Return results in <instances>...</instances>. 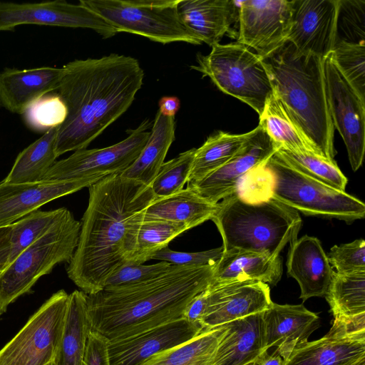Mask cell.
Instances as JSON below:
<instances>
[{"label":"cell","mask_w":365,"mask_h":365,"mask_svg":"<svg viewBox=\"0 0 365 365\" xmlns=\"http://www.w3.org/2000/svg\"><path fill=\"white\" fill-rule=\"evenodd\" d=\"M62 68L58 94L67 115L58 128V157L86 149L130 108L144 78L136 58L117 53L76 59Z\"/></svg>","instance_id":"obj_1"},{"label":"cell","mask_w":365,"mask_h":365,"mask_svg":"<svg viewBox=\"0 0 365 365\" xmlns=\"http://www.w3.org/2000/svg\"><path fill=\"white\" fill-rule=\"evenodd\" d=\"M88 187V204L67 274L83 292L92 294L125 264L129 221L155 197L150 186L120 174L105 176Z\"/></svg>","instance_id":"obj_2"},{"label":"cell","mask_w":365,"mask_h":365,"mask_svg":"<svg viewBox=\"0 0 365 365\" xmlns=\"http://www.w3.org/2000/svg\"><path fill=\"white\" fill-rule=\"evenodd\" d=\"M215 266L171 264L152 279L88 294L91 329L110 341L182 318L188 304L210 284Z\"/></svg>","instance_id":"obj_3"},{"label":"cell","mask_w":365,"mask_h":365,"mask_svg":"<svg viewBox=\"0 0 365 365\" xmlns=\"http://www.w3.org/2000/svg\"><path fill=\"white\" fill-rule=\"evenodd\" d=\"M273 93L319 154L333 160L334 126L327 98L323 59L287 41L262 58Z\"/></svg>","instance_id":"obj_4"},{"label":"cell","mask_w":365,"mask_h":365,"mask_svg":"<svg viewBox=\"0 0 365 365\" xmlns=\"http://www.w3.org/2000/svg\"><path fill=\"white\" fill-rule=\"evenodd\" d=\"M218 202L212 217L224 252L245 251L272 257L297 239L302 225L298 212L271 197L251 201L234 193Z\"/></svg>","instance_id":"obj_5"},{"label":"cell","mask_w":365,"mask_h":365,"mask_svg":"<svg viewBox=\"0 0 365 365\" xmlns=\"http://www.w3.org/2000/svg\"><path fill=\"white\" fill-rule=\"evenodd\" d=\"M268 197L305 215L336 218L351 223L364 218L365 205L358 198L312 179L274 154L263 168Z\"/></svg>","instance_id":"obj_6"},{"label":"cell","mask_w":365,"mask_h":365,"mask_svg":"<svg viewBox=\"0 0 365 365\" xmlns=\"http://www.w3.org/2000/svg\"><path fill=\"white\" fill-rule=\"evenodd\" d=\"M81 223L68 211L43 236L22 251L0 272V315L29 292L36 281L61 262H69L78 245Z\"/></svg>","instance_id":"obj_7"},{"label":"cell","mask_w":365,"mask_h":365,"mask_svg":"<svg viewBox=\"0 0 365 365\" xmlns=\"http://www.w3.org/2000/svg\"><path fill=\"white\" fill-rule=\"evenodd\" d=\"M211 47L207 55H197V64L191 68L209 77L221 91L247 103L259 115L273 94L261 57L237 42Z\"/></svg>","instance_id":"obj_8"},{"label":"cell","mask_w":365,"mask_h":365,"mask_svg":"<svg viewBox=\"0 0 365 365\" xmlns=\"http://www.w3.org/2000/svg\"><path fill=\"white\" fill-rule=\"evenodd\" d=\"M180 0H80L118 33L139 35L163 44L200 41L182 25L178 11Z\"/></svg>","instance_id":"obj_9"},{"label":"cell","mask_w":365,"mask_h":365,"mask_svg":"<svg viewBox=\"0 0 365 365\" xmlns=\"http://www.w3.org/2000/svg\"><path fill=\"white\" fill-rule=\"evenodd\" d=\"M69 294L54 293L0 350V365H46L53 362L62 335Z\"/></svg>","instance_id":"obj_10"},{"label":"cell","mask_w":365,"mask_h":365,"mask_svg":"<svg viewBox=\"0 0 365 365\" xmlns=\"http://www.w3.org/2000/svg\"><path fill=\"white\" fill-rule=\"evenodd\" d=\"M153 122L144 120L136 128L128 130L123 140L96 149H81L55 162L45 175V180H68L120 174L138 158L150 135Z\"/></svg>","instance_id":"obj_11"},{"label":"cell","mask_w":365,"mask_h":365,"mask_svg":"<svg viewBox=\"0 0 365 365\" xmlns=\"http://www.w3.org/2000/svg\"><path fill=\"white\" fill-rule=\"evenodd\" d=\"M329 113L345 143L354 171L362 165L365 150V100L344 77L331 53L323 59Z\"/></svg>","instance_id":"obj_12"},{"label":"cell","mask_w":365,"mask_h":365,"mask_svg":"<svg viewBox=\"0 0 365 365\" xmlns=\"http://www.w3.org/2000/svg\"><path fill=\"white\" fill-rule=\"evenodd\" d=\"M24 24L89 29L103 38L118 34L103 19L80 3L74 4L64 0L0 2V31H11Z\"/></svg>","instance_id":"obj_13"},{"label":"cell","mask_w":365,"mask_h":365,"mask_svg":"<svg viewBox=\"0 0 365 365\" xmlns=\"http://www.w3.org/2000/svg\"><path fill=\"white\" fill-rule=\"evenodd\" d=\"M279 147L257 125L239 151L223 166L200 182L187 186L208 202L217 204L238 192L245 179L263 168Z\"/></svg>","instance_id":"obj_14"},{"label":"cell","mask_w":365,"mask_h":365,"mask_svg":"<svg viewBox=\"0 0 365 365\" xmlns=\"http://www.w3.org/2000/svg\"><path fill=\"white\" fill-rule=\"evenodd\" d=\"M293 0L239 1L237 42L252 48L261 58L287 41Z\"/></svg>","instance_id":"obj_15"},{"label":"cell","mask_w":365,"mask_h":365,"mask_svg":"<svg viewBox=\"0 0 365 365\" xmlns=\"http://www.w3.org/2000/svg\"><path fill=\"white\" fill-rule=\"evenodd\" d=\"M338 11L339 0H293L287 41L324 59L336 43Z\"/></svg>","instance_id":"obj_16"},{"label":"cell","mask_w":365,"mask_h":365,"mask_svg":"<svg viewBox=\"0 0 365 365\" xmlns=\"http://www.w3.org/2000/svg\"><path fill=\"white\" fill-rule=\"evenodd\" d=\"M205 329L184 318L138 334L108 340L110 365H140L151 356L182 344Z\"/></svg>","instance_id":"obj_17"},{"label":"cell","mask_w":365,"mask_h":365,"mask_svg":"<svg viewBox=\"0 0 365 365\" xmlns=\"http://www.w3.org/2000/svg\"><path fill=\"white\" fill-rule=\"evenodd\" d=\"M209 303L201 322L212 329L230 322L267 310L272 301L269 285L258 281L214 283L207 287Z\"/></svg>","instance_id":"obj_18"},{"label":"cell","mask_w":365,"mask_h":365,"mask_svg":"<svg viewBox=\"0 0 365 365\" xmlns=\"http://www.w3.org/2000/svg\"><path fill=\"white\" fill-rule=\"evenodd\" d=\"M103 177L41 180L22 184L0 182V227L9 226L56 198L89 187Z\"/></svg>","instance_id":"obj_19"},{"label":"cell","mask_w":365,"mask_h":365,"mask_svg":"<svg viewBox=\"0 0 365 365\" xmlns=\"http://www.w3.org/2000/svg\"><path fill=\"white\" fill-rule=\"evenodd\" d=\"M262 316L265 347H276L284 361L320 327L319 317L302 304H279L272 302Z\"/></svg>","instance_id":"obj_20"},{"label":"cell","mask_w":365,"mask_h":365,"mask_svg":"<svg viewBox=\"0 0 365 365\" xmlns=\"http://www.w3.org/2000/svg\"><path fill=\"white\" fill-rule=\"evenodd\" d=\"M63 68H5L0 71V106L24 114L36 101L58 90Z\"/></svg>","instance_id":"obj_21"},{"label":"cell","mask_w":365,"mask_h":365,"mask_svg":"<svg viewBox=\"0 0 365 365\" xmlns=\"http://www.w3.org/2000/svg\"><path fill=\"white\" fill-rule=\"evenodd\" d=\"M180 19L200 43L212 46L228 34H237L232 26L238 21L239 2L230 0H180Z\"/></svg>","instance_id":"obj_22"},{"label":"cell","mask_w":365,"mask_h":365,"mask_svg":"<svg viewBox=\"0 0 365 365\" xmlns=\"http://www.w3.org/2000/svg\"><path fill=\"white\" fill-rule=\"evenodd\" d=\"M287 273L299 284L303 302L324 297L334 270L320 241L304 235L292 244L287 260Z\"/></svg>","instance_id":"obj_23"},{"label":"cell","mask_w":365,"mask_h":365,"mask_svg":"<svg viewBox=\"0 0 365 365\" xmlns=\"http://www.w3.org/2000/svg\"><path fill=\"white\" fill-rule=\"evenodd\" d=\"M365 357V331L346 335L327 334L294 348L284 365H351Z\"/></svg>","instance_id":"obj_24"},{"label":"cell","mask_w":365,"mask_h":365,"mask_svg":"<svg viewBox=\"0 0 365 365\" xmlns=\"http://www.w3.org/2000/svg\"><path fill=\"white\" fill-rule=\"evenodd\" d=\"M262 313L252 314L227 323L212 365H246L265 347Z\"/></svg>","instance_id":"obj_25"},{"label":"cell","mask_w":365,"mask_h":365,"mask_svg":"<svg viewBox=\"0 0 365 365\" xmlns=\"http://www.w3.org/2000/svg\"><path fill=\"white\" fill-rule=\"evenodd\" d=\"M143 210L129 221L124 248L125 264L145 263L156 252L168 247L171 240L187 230L180 223L147 218Z\"/></svg>","instance_id":"obj_26"},{"label":"cell","mask_w":365,"mask_h":365,"mask_svg":"<svg viewBox=\"0 0 365 365\" xmlns=\"http://www.w3.org/2000/svg\"><path fill=\"white\" fill-rule=\"evenodd\" d=\"M282 275V259L279 256L265 254L231 251L224 252L215 264L214 283L242 281H258L268 285H276Z\"/></svg>","instance_id":"obj_27"},{"label":"cell","mask_w":365,"mask_h":365,"mask_svg":"<svg viewBox=\"0 0 365 365\" xmlns=\"http://www.w3.org/2000/svg\"><path fill=\"white\" fill-rule=\"evenodd\" d=\"M175 134V118L158 111L146 144L135 161L120 175L150 186L164 163Z\"/></svg>","instance_id":"obj_28"},{"label":"cell","mask_w":365,"mask_h":365,"mask_svg":"<svg viewBox=\"0 0 365 365\" xmlns=\"http://www.w3.org/2000/svg\"><path fill=\"white\" fill-rule=\"evenodd\" d=\"M217 205L187 187L170 196L155 199L143 210V215L147 218L180 223L189 230L211 220Z\"/></svg>","instance_id":"obj_29"},{"label":"cell","mask_w":365,"mask_h":365,"mask_svg":"<svg viewBox=\"0 0 365 365\" xmlns=\"http://www.w3.org/2000/svg\"><path fill=\"white\" fill-rule=\"evenodd\" d=\"M88 294L75 290L69 294L64 327L53 365H82L91 324Z\"/></svg>","instance_id":"obj_30"},{"label":"cell","mask_w":365,"mask_h":365,"mask_svg":"<svg viewBox=\"0 0 365 365\" xmlns=\"http://www.w3.org/2000/svg\"><path fill=\"white\" fill-rule=\"evenodd\" d=\"M58 128L48 129L41 137L20 152L2 182L22 184L43 180L58 158L56 153Z\"/></svg>","instance_id":"obj_31"},{"label":"cell","mask_w":365,"mask_h":365,"mask_svg":"<svg viewBox=\"0 0 365 365\" xmlns=\"http://www.w3.org/2000/svg\"><path fill=\"white\" fill-rule=\"evenodd\" d=\"M250 134H230L218 131L195 149L187 179L191 186L225 165L242 147Z\"/></svg>","instance_id":"obj_32"},{"label":"cell","mask_w":365,"mask_h":365,"mask_svg":"<svg viewBox=\"0 0 365 365\" xmlns=\"http://www.w3.org/2000/svg\"><path fill=\"white\" fill-rule=\"evenodd\" d=\"M227 324L204 329L190 341L151 356L140 365H212Z\"/></svg>","instance_id":"obj_33"},{"label":"cell","mask_w":365,"mask_h":365,"mask_svg":"<svg viewBox=\"0 0 365 365\" xmlns=\"http://www.w3.org/2000/svg\"><path fill=\"white\" fill-rule=\"evenodd\" d=\"M259 116V125L279 148L320 155L274 93L267 99Z\"/></svg>","instance_id":"obj_34"},{"label":"cell","mask_w":365,"mask_h":365,"mask_svg":"<svg viewBox=\"0 0 365 365\" xmlns=\"http://www.w3.org/2000/svg\"><path fill=\"white\" fill-rule=\"evenodd\" d=\"M324 297L334 319L365 314V272L350 274L334 272Z\"/></svg>","instance_id":"obj_35"},{"label":"cell","mask_w":365,"mask_h":365,"mask_svg":"<svg viewBox=\"0 0 365 365\" xmlns=\"http://www.w3.org/2000/svg\"><path fill=\"white\" fill-rule=\"evenodd\" d=\"M290 167L304 175L340 191H345L348 180L334 160L314 153H299L279 148L274 153Z\"/></svg>","instance_id":"obj_36"},{"label":"cell","mask_w":365,"mask_h":365,"mask_svg":"<svg viewBox=\"0 0 365 365\" xmlns=\"http://www.w3.org/2000/svg\"><path fill=\"white\" fill-rule=\"evenodd\" d=\"M65 207L50 211L36 210L11 225L9 264L33 242L43 236L68 212Z\"/></svg>","instance_id":"obj_37"},{"label":"cell","mask_w":365,"mask_h":365,"mask_svg":"<svg viewBox=\"0 0 365 365\" xmlns=\"http://www.w3.org/2000/svg\"><path fill=\"white\" fill-rule=\"evenodd\" d=\"M331 55L339 71L365 100V43L337 41Z\"/></svg>","instance_id":"obj_38"},{"label":"cell","mask_w":365,"mask_h":365,"mask_svg":"<svg viewBox=\"0 0 365 365\" xmlns=\"http://www.w3.org/2000/svg\"><path fill=\"white\" fill-rule=\"evenodd\" d=\"M196 148H191L164 163L150 185L155 199L170 196L183 189L190 173Z\"/></svg>","instance_id":"obj_39"},{"label":"cell","mask_w":365,"mask_h":365,"mask_svg":"<svg viewBox=\"0 0 365 365\" xmlns=\"http://www.w3.org/2000/svg\"><path fill=\"white\" fill-rule=\"evenodd\" d=\"M66 115V106L58 93L43 96L24 113V121L29 128L45 132L60 126Z\"/></svg>","instance_id":"obj_40"},{"label":"cell","mask_w":365,"mask_h":365,"mask_svg":"<svg viewBox=\"0 0 365 365\" xmlns=\"http://www.w3.org/2000/svg\"><path fill=\"white\" fill-rule=\"evenodd\" d=\"M365 1L339 0L336 41L365 43Z\"/></svg>","instance_id":"obj_41"},{"label":"cell","mask_w":365,"mask_h":365,"mask_svg":"<svg viewBox=\"0 0 365 365\" xmlns=\"http://www.w3.org/2000/svg\"><path fill=\"white\" fill-rule=\"evenodd\" d=\"M327 258L336 273L350 274L365 272V241L362 239L334 245Z\"/></svg>","instance_id":"obj_42"},{"label":"cell","mask_w":365,"mask_h":365,"mask_svg":"<svg viewBox=\"0 0 365 365\" xmlns=\"http://www.w3.org/2000/svg\"><path fill=\"white\" fill-rule=\"evenodd\" d=\"M171 264L160 261L153 264H125L106 280L104 288L129 286L152 279L165 272Z\"/></svg>","instance_id":"obj_43"},{"label":"cell","mask_w":365,"mask_h":365,"mask_svg":"<svg viewBox=\"0 0 365 365\" xmlns=\"http://www.w3.org/2000/svg\"><path fill=\"white\" fill-rule=\"evenodd\" d=\"M224 252L221 246L210 250L197 252H177L165 247L156 252L150 259L168 262L173 265L203 267L215 266L221 259Z\"/></svg>","instance_id":"obj_44"},{"label":"cell","mask_w":365,"mask_h":365,"mask_svg":"<svg viewBox=\"0 0 365 365\" xmlns=\"http://www.w3.org/2000/svg\"><path fill=\"white\" fill-rule=\"evenodd\" d=\"M108 339L100 333L90 331L82 365H110Z\"/></svg>","instance_id":"obj_45"},{"label":"cell","mask_w":365,"mask_h":365,"mask_svg":"<svg viewBox=\"0 0 365 365\" xmlns=\"http://www.w3.org/2000/svg\"><path fill=\"white\" fill-rule=\"evenodd\" d=\"M208 303V292L206 287L188 304L183 312L182 318L201 325L207 310Z\"/></svg>","instance_id":"obj_46"},{"label":"cell","mask_w":365,"mask_h":365,"mask_svg":"<svg viewBox=\"0 0 365 365\" xmlns=\"http://www.w3.org/2000/svg\"><path fill=\"white\" fill-rule=\"evenodd\" d=\"M11 225L0 227V272L9 264L11 253Z\"/></svg>","instance_id":"obj_47"},{"label":"cell","mask_w":365,"mask_h":365,"mask_svg":"<svg viewBox=\"0 0 365 365\" xmlns=\"http://www.w3.org/2000/svg\"><path fill=\"white\" fill-rule=\"evenodd\" d=\"M158 111L163 115L175 118L178 111L180 102L175 96H164L159 101Z\"/></svg>","instance_id":"obj_48"},{"label":"cell","mask_w":365,"mask_h":365,"mask_svg":"<svg viewBox=\"0 0 365 365\" xmlns=\"http://www.w3.org/2000/svg\"><path fill=\"white\" fill-rule=\"evenodd\" d=\"M254 362L256 365H284V359L277 351L269 354L268 350H264L257 356Z\"/></svg>","instance_id":"obj_49"},{"label":"cell","mask_w":365,"mask_h":365,"mask_svg":"<svg viewBox=\"0 0 365 365\" xmlns=\"http://www.w3.org/2000/svg\"><path fill=\"white\" fill-rule=\"evenodd\" d=\"M351 365H365V357H363Z\"/></svg>","instance_id":"obj_50"},{"label":"cell","mask_w":365,"mask_h":365,"mask_svg":"<svg viewBox=\"0 0 365 365\" xmlns=\"http://www.w3.org/2000/svg\"><path fill=\"white\" fill-rule=\"evenodd\" d=\"M246 365H256V364H255L254 361H252V362H250V363H249V364H247Z\"/></svg>","instance_id":"obj_51"},{"label":"cell","mask_w":365,"mask_h":365,"mask_svg":"<svg viewBox=\"0 0 365 365\" xmlns=\"http://www.w3.org/2000/svg\"><path fill=\"white\" fill-rule=\"evenodd\" d=\"M46 365H53V362H51V363H49V364H46Z\"/></svg>","instance_id":"obj_52"}]
</instances>
